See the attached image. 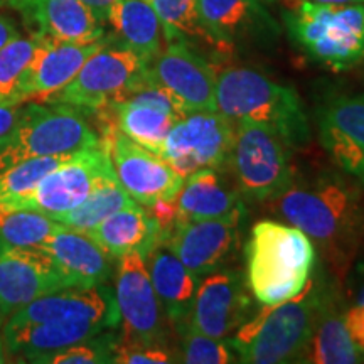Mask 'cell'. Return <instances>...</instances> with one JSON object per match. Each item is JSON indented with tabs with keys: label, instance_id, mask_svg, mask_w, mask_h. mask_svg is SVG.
<instances>
[{
	"label": "cell",
	"instance_id": "1",
	"mask_svg": "<svg viewBox=\"0 0 364 364\" xmlns=\"http://www.w3.org/2000/svg\"><path fill=\"white\" fill-rule=\"evenodd\" d=\"M277 213L314 241L338 275L348 270L364 226L358 184L339 176L318 177L304 186L292 184L277 198Z\"/></svg>",
	"mask_w": 364,
	"mask_h": 364
},
{
	"label": "cell",
	"instance_id": "27",
	"mask_svg": "<svg viewBox=\"0 0 364 364\" xmlns=\"http://www.w3.org/2000/svg\"><path fill=\"white\" fill-rule=\"evenodd\" d=\"M176 204L177 221L213 220L243 208L238 188H233L220 169H203L186 177Z\"/></svg>",
	"mask_w": 364,
	"mask_h": 364
},
{
	"label": "cell",
	"instance_id": "38",
	"mask_svg": "<svg viewBox=\"0 0 364 364\" xmlns=\"http://www.w3.org/2000/svg\"><path fill=\"white\" fill-rule=\"evenodd\" d=\"M344 322L353 343L364 354V287L358 295L356 304L349 307L348 312H344Z\"/></svg>",
	"mask_w": 364,
	"mask_h": 364
},
{
	"label": "cell",
	"instance_id": "26",
	"mask_svg": "<svg viewBox=\"0 0 364 364\" xmlns=\"http://www.w3.org/2000/svg\"><path fill=\"white\" fill-rule=\"evenodd\" d=\"M86 233L112 258H120L132 252L145 257L164 238L156 220L139 203L118 209Z\"/></svg>",
	"mask_w": 364,
	"mask_h": 364
},
{
	"label": "cell",
	"instance_id": "17",
	"mask_svg": "<svg viewBox=\"0 0 364 364\" xmlns=\"http://www.w3.org/2000/svg\"><path fill=\"white\" fill-rule=\"evenodd\" d=\"M241 220L243 208L213 220L177 221L164 240L194 275L203 277L221 268L238 250Z\"/></svg>",
	"mask_w": 364,
	"mask_h": 364
},
{
	"label": "cell",
	"instance_id": "40",
	"mask_svg": "<svg viewBox=\"0 0 364 364\" xmlns=\"http://www.w3.org/2000/svg\"><path fill=\"white\" fill-rule=\"evenodd\" d=\"M19 36L21 33L19 29H17V26L14 24V21L9 19L6 16H0V51H2L11 41L19 38Z\"/></svg>",
	"mask_w": 364,
	"mask_h": 364
},
{
	"label": "cell",
	"instance_id": "31",
	"mask_svg": "<svg viewBox=\"0 0 364 364\" xmlns=\"http://www.w3.org/2000/svg\"><path fill=\"white\" fill-rule=\"evenodd\" d=\"M149 4L161 21L167 43L184 41L189 46L204 44L218 51L215 41L204 29L196 0H149Z\"/></svg>",
	"mask_w": 364,
	"mask_h": 364
},
{
	"label": "cell",
	"instance_id": "29",
	"mask_svg": "<svg viewBox=\"0 0 364 364\" xmlns=\"http://www.w3.org/2000/svg\"><path fill=\"white\" fill-rule=\"evenodd\" d=\"M363 361L364 354L353 343L351 336L346 329L344 314L339 311L336 299L329 295L318 314L302 363L353 364Z\"/></svg>",
	"mask_w": 364,
	"mask_h": 364
},
{
	"label": "cell",
	"instance_id": "9",
	"mask_svg": "<svg viewBox=\"0 0 364 364\" xmlns=\"http://www.w3.org/2000/svg\"><path fill=\"white\" fill-rule=\"evenodd\" d=\"M102 142L118 182L135 203L149 208L177 198L186 179L162 156L134 142L112 120L103 125Z\"/></svg>",
	"mask_w": 364,
	"mask_h": 364
},
{
	"label": "cell",
	"instance_id": "20",
	"mask_svg": "<svg viewBox=\"0 0 364 364\" xmlns=\"http://www.w3.org/2000/svg\"><path fill=\"white\" fill-rule=\"evenodd\" d=\"M34 39L33 61L22 81V98L26 103H48L54 95L70 85L85 63L107 44V38L90 44L61 43L48 38Z\"/></svg>",
	"mask_w": 364,
	"mask_h": 364
},
{
	"label": "cell",
	"instance_id": "30",
	"mask_svg": "<svg viewBox=\"0 0 364 364\" xmlns=\"http://www.w3.org/2000/svg\"><path fill=\"white\" fill-rule=\"evenodd\" d=\"M135 201L122 188L117 177H110L85 199L80 206H76L65 215L54 218L59 225L78 231H90L98 226L103 220L117 213L118 209L130 206Z\"/></svg>",
	"mask_w": 364,
	"mask_h": 364
},
{
	"label": "cell",
	"instance_id": "22",
	"mask_svg": "<svg viewBox=\"0 0 364 364\" xmlns=\"http://www.w3.org/2000/svg\"><path fill=\"white\" fill-rule=\"evenodd\" d=\"M318 135L332 161L364 188V93L326 105Z\"/></svg>",
	"mask_w": 364,
	"mask_h": 364
},
{
	"label": "cell",
	"instance_id": "11",
	"mask_svg": "<svg viewBox=\"0 0 364 364\" xmlns=\"http://www.w3.org/2000/svg\"><path fill=\"white\" fill-rule=\"evenodd\" d=\"M117 177L103 142L75 154L43 177L33 193L14 208L58 218L80 206L102 182Z\"/></svg>",
	"mask_w": 364,
	"mask_h": 364
},
{
	"label": "cell",
	"instance_id": "41",
	"mask_svg": "<svg viewBox=\"0 0 364 364\" xmlns=\"http://www.w3.org/2000/svg\"><path fill=\"white\" fill-rule=\"evenodd\" d=\"M81 2H83L85 6L103 22V24H107L108 12H110V9L113 7V4H115L117 0H81Z\"/></svg>",
	"mask_w": 364,
	"mask_h": 364
},
{
	"label": "cell",
	"instance_id": "6",
	"mask_svg": "<svg viewBox=\"0 0 364 364\" xmlns=\"http://www.w3.org/2000/svg\"><path fill=\"white\" fill-rule=\"evenodd\" d=\"M85 110L65 103L27 102L6 139L0 140V171L36 157L70 156L102 144Z\"/></svg>",
	"mask_w": 364,
	"mask_h": 364
},
{
	"label": "cell",
	"instance_id": "42",
	"mask_svg": "<svg viewBox=\"0 0 364 364\" xmlns=\"http://www.w3.org/2000/svg\"><path fill=\"white\" fill-rule=\"evenodd\" d=\"M312 4H322V6H344V4H361L364 0H307Z\"/></svg>",
	"mask_w": 364,
	"mask_h": 364
},
{
	"label": "cell",
	"instance_id": "15",
	"mask_svg": "<svg viewBox=\"0 0 364 364\" xmlns=\"http://www.w3.org/2000/svg\"><path fill=\"white\" fill-rule=\"evenodd\" d=\"M147 73L176 100L184 113L218 110V73L184 41L167 43L161 54L147 65Z\"/></svg>",
	"mask_w": 364,
	"mask_h": 364
},
{
	"label": "cell",
	"instance_id": "13",
	"mask_svg": "<svg viewBox=\"0 0 364 364\" xmlns=\"http://www.w3.org/2000/svg\"><path fill=\"white\" fill-rule=\"evenodd\" d=\"M107 112L112 113L110 120L122 134L159 156L172 127L186 115L149 73L132 86L120 103L112 105Z\"/></svg>",
	"mask_w": 364,
	"mask_h": 364
},
{
	"label": "cell",
	"instance_id": "4",
	"mask_svg": "<svg viewBox=\"0 0 364 364\" xmlns=\"http://www.w3.org/2000/svg\"><path fill=\"white\" fill-rule=\"evenodd\" d=\"M216 108L233 124L252 120L268 127L292 149L311 142V127L297 91L252 68H226L218 75Z\"/></svg>",
	"mask_w": 364,
	"mask_h": 364
},
{
	"label": "cell",
	"instance_id": "32",
	"mask_svg": "<svg viewBox=\"0 0 364 364\" xmlns=\"http://www.w3.org/2000/svg\"><path fill=\"white\" fill-rule=\"evenodd\" d=\"M78 154V152H76ZM70 156L36 157L0 171V208H14L33 193L44 176L71 159Z\"/></svg>",
	"mask_w": 364,
	"mask_h": 364
},
{
	"label": "cell",
	"instance_id": "19",
	"mask_svg": "<svg viewBox=\"0 0 364 364\" xmlns=\"http://www.w3.org/2000/svg\"><path fill=\"white\" fill-rule=\"evenodd\" d=\"M48 321H88L112 329L120 322L115 295L105 285L66 287L33 300L11 314L4 326H24Z\"/></svg>",
	"mask_w": 364,
	"mask_h": 364
},
{
	"label": "cell",
	"instance_id": "39",
	"mask_svg": "<svg viewBox=\"0 0 364 364\" xmlns=\"http://www.w3.org/2000/svg\"><path fill=\"white\" fill-rule=\"evenodd\" d=\"M24 105L26 103L14 105V107H0V140L6 139L11 134L14 125L19 120Z\"/></svg>",
	"mask_w": 364,
	"mask_h": 364
},
{
	"label": "cell",
	"instance_id": "36",
	"mask_svg": "<svg viewBox=\"0 0 364 364\" xmlns=\"http://www.w3.org/2000/svg\"><path fill=\"white\" fill-rule=\"evenodd\" d=\"M113 341L112 338H93L68 346L59 351L44 354L36 363L44 364H91V363H112L113 359Z\"/></svg>",
	"mask_w": 364,
	"mask_h": 364
},
{
	"label": "cell",
	"instance_id": "12",
	"mask_svg": "<svg viewBox=\"0 0 364 364\" xmlns=\"http://www.w3.org/2000/svg\"><path fill=\"white\" fill-rule=\"evenodd\" d=\"M115 302L122 322L120 344H159L164 334V311L142 253L118 258Z\"/></svg>",
	"mask_w": 364,
	"mask_h": 364
},
{
	"label": "cell",
	"instance_id": "5",
	"mask_svg": "<svg viewBox=\"0 0 364 364\" xmlns=\"http://www.w3.org/2000/svg\"><path fill=\"white\" fill-rule=\"evenodd\" d=\"M282 19L290 39L327 70L346 71L364 63V2L322 6L284 0Z\"/></svg>",
	"mask_w": 364,
	"mask_h": 364
},
{
	"label": "cell",
	"instance_id": "35",
	"mask_svg": "<svg viewBox=\"0 0 364 364\" xmlns=\"http://www.w3.org/2000/svg\"><path fill=\"white\" fill-rule=\"evenodd\" d=\"M182 336V363L189 364H228L238 361L233 346L228 339H216L201 334L193 326L179 327Z\"/></svg>",
	"mask_w": 364,
	"mask_h": 364
},
{
	"label": "cell",
	"instance_id": "34",
	"mask_svg": "<svg viewBox=\"0 0 364 364\" xmlns=\"http://www.w3.org/2000/svg\"><path fill=\"white\" fill-rule=\"evenodd\" d=\"M36 39L16 38L0 51V107L26 103L22 98V81L33 61Z\"/></svg>",
	"mask_w": 364,
	"mask_h": 364
},
{
	"label": "cell",
	"instance_id": "14",
	"mask_svg": "<svg viewBox=\"0 0 364 364\" xmlns=\"http://www.w3.org/2000/svg\"><path fill=\"white\" fill-rule=\"evenodd\" d=\"M73 287L48 253L0 238V322L46 294Z\"/></svg>",
	"mask_w": 364,
	"mask_h": 364
},
{
	"label": "cell",
	"instance_id": "28",
	"mask_svg": "<svg viewBox=\"0 0 364 364\" xmlns=\"http://www.w3.org/2000/svg\"><path fill=\"white\" fill-rule=\"evenodd\" d=\"M107 22L115 33L117 44L132 49L147 65L167 44L161 21L149 0H117Z\"/></svg>",
	"mask_w": 364,
	"mask_h": 364
},
{
	"label": "cell",
	"instance_id": "2",
	"mask_svg": "<svg viewBox=\"0 0 364 364\" xmlns=\"http://www.w3.org/2000/svg\"><path fill=\"white\" fill-rule=\"evenodd\" d=\"M331 292L312 279L294 299L263 306L231 338L236 358L250 364L302 361L314 327Z\"/></svg>",
	"mask_w": 364,
	"mask_h": 364
},
{
	"label": "cell",
	"instance_id": "44",
	"mask_svg": "<svg viewBox=\"0 0 364 364\" xmlns=\"http://www.w3.org/2000/svg\"><path fill=\"white\" fill-rule=\"evenodd\" d=\"M9 0H0V6H7Z\"/></svg>",
	"mask_w": 364,
	"mask_h": 364
},
{
	"label": "cell",
	"instance_id": "24",
	"mask_svg": "<svg viewBox=\"0 0 364 364\" xmlns=\"http://www.w3.org/2000/svg\"><path fill=\"white\" fill-rule=\"evenodd\" d=\"M144 258L164 316L179 329L189 322L199 277L172 253L164 238Z\"/></svg>",
	"mask_w": 364,
	"mask_h": 364
},
{
	"label": "cell",
	"instance_id": "43",
	"mask_svg": "<svg viewBox=\"0 0 364 364\" xmlns=\"http://www.w3.org/2000/svg\"><path fill=\"white\" fill-rule=\"evenodd\" d=\"M12 353L9 351L6 341H4V338H0V364L4 363H11L12 361Z\"/></svg>",
	"mask_w": 364,
	"mask_h": 364
},
{
	"label": "cell",
	"instance_id": "33",
	"mask_svg": "<svg viewBox=\"0 0 364 364\" xmlns=\"http://www.w3.org/2000/svg\"><path fill=\"white\" fill-rule=\"evenodd\" d=\"M61 226L34 209L0 208V238L14 247L39 248Z\"/></svg>",
	"mask_w": 364,
	"mask_h": 364
},
{
	"label": "cell",
	"instance_id": "21",
	"mask_svg": "<svg viewBox=\"0 0 364 364\" xmlns=\"http://www.w3.org/2000/svg\"><path fill=\"white\" fill-rule=\"evenodd\" d=\"M24 17L33 38L90 44L105 39V24L81 0H9Z\"/></svg>",
	"mask_w": 364,
	"mask_h": 364
},
{
	"label": "cell",
	"instance_id": "3",
	"mask_svg": "<svg viewBox=\"0 0 364 364\" xmlns=\"http://www.w3.org/2000/svg\"><path fill=\"white\" fill-rule=\"evenodd\" d=\"M317 250L302 230L263 220L247 243V284L262 306L294 299L311 280Z\"/></svg>",
	"mask_w": 364,
	"mask_h": 364
},
{
	"label": "cell",
	"instance_id": "37",
	"mask_svg": "<svg viewBox=\"0 0 364 364\" xmlns=\"http://www.w3.org/2000/svg\"><path fill=\"white\" fill-rule=\"evenodd\" d=\"M172 353L162 344H115L112 363L145 364V363H172Z\"/></svg>",
	"mask_w": 364,
	"mask_h": 364
},
{
	"label": "cell",
	"instance_id": "18",
	"mask_svg": "<svg viewBox=\"0 0 364 364\" xmlns=\"http://www.w3.org/2000/svg\"><path fill=\"white\" fill-rule=\"evenodd\" d=\"M196 6L220 53L272 44L279 38V26L262 0H196Z\"/></svg>",
	"mask_w": 364,
	"mask_h": 364
},
{
	"label": "cell",
	"instance_id": "10",
	"mask_svg": "<svg viewBox=\"0 0 364 364\" xmlns=\"http://www.w3.org/2000/svg\"><path fill=\"white\" fill-rule=\"evenodd\" d=\"M233 134L235 124L221 112L186 113L172 127L161 156L184 179L203 169H221L230 159Z\"/></svg>",
	"mask_w": 364,
	"mask_h": 364
},
{
	"label": "cell",
	"instance_id": "25",
	"mask_svg": "<svg viewBox=\"0 0 364 364\" xmlns=\"http://www.w3.org/2000/svg\"><path fill=\"white\" fill-rule=\"evenodd\" d=\"M105 331L103 326L88 321H48L24 326H4L2 338L9 351L36 363L44 354L68 346L85 343Z\"/></svg>",
	"mask_w": 364,
	"mask_h": 364
},
{
	"label": "cell",
	"instance_id": "7",
	"mask_svg": "<svg viewBox=\"0 0 364 364\" xmlns=\"http://www.w3.org/2000/svg\"><path fill=\"white\" fill-rule=\"evenodd\" d=\"M292 147L252 120L235 122L230 162L236 188L250 201H273L294 184Z\"/></svg>",
	"mask_w": 364,
	"mask_h": 364
},
{
	"label": "cell",
	"instance_id": "8",
	"mask_svg": "<svg viewBox=\"0 0 364 364\" xmlns=\"http://www.w3.org/2000/svg\"><path fill=\"white\" fill-rule=\"evenodd\" d=\"M147 73V63L132 49L107 44L85 63L78 75L48 103H65L88 112H107L120 103Z\"/></svg>",
	"mask_w": 364,
	"mask_h": 364
},
{
	"label": "cell",
	"instance_id": "23",
	"mask_svg": "<svg viewBox=\"0 0 364 364\" xmlns=\"http://www.w3.org/2000/svg\"><path fill=\"white\" fill-rule=\"evenodd\" d=\"M53 258L73 287L105 285L112 275V257L88 233L59 226L39 247Z\"/></svg>",
	"mask_w": 364,
	"mask_h": 364
},
{
	"label": "cell",
	"instance_id": "16",
	"mask_svg": "<svg viewBox=\"0 0 364 364\" xmlns=\"http://www.w3.org/2000/svg\"><path fill=\"white\" fill-rule=\"evenodd\" d=\"M199 279L189 326L201 334L228 339L250 317L252 299L245 275L233 268H218Z\"/></svg>",
	"mask_w": 364,
	"mask_h": 364
}]
</instances>
